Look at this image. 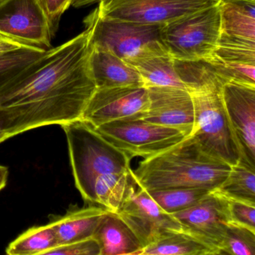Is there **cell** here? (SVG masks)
<instances>
[{
  "label": "cell",
  "mask_w": 255,
  "mask_h": 255,
  "mask_svg": "<svg viewBox=\"0 0 255 255\" xmlns=\"http://www.w3.org/2000/svg\"><path fill=\"white\" fill-rule=\"evenodd\" d=\"M86 30L49 49L0 88V120L8 137L81 121L97 88Z\"/></svg>",
  "instance_id": "obj_1"
},
{
  "label": "cell",
  "mask_w": 255,
  "mask_h": 255,
  "mask_svg": "<svg viewBox=\"0 0 255 255\" xmlns=\"http://www.w3.org/2000/svg\"><path fill=\"white\" fill-rule=\"evenodd\" d=\"M61 127L75 184L84 200L117 214L136 184L131 159L82 120Z\"/></svg>",
  "instance_id": "obj_2"
},
{
  "label": "cell",
  "mask_w": 255,
  "mask_h": 255,
  "mask_svg": "<svg viewBox=\"0 0 255 255\" xmlns=\"http://www.w3.org/2000/svg\"><path fill=\"white\" fill-rule=\"evenodd\" d=\"M232 166L208 154L191 135L174 146L144 159L132 175L147 191L163 189L202 188L214 191Z\"/></svg>",
  "instance_id": "obj_3"
},
{
  "label": "cell",
  "mask_w": 255,
  "mask_h": 255,
  "mask_svg": "<svg viewBox=\"0 0 255 255\" xmlns=\"http://www.w3.org/2000/svg\"><path fill=\"white\" fill-rule=\"evenodd\" d=\"M84 23L91 46L110 52L126 62L168 54L160 37L162 25L107 19L100 16L96 8Z\"/></svg>",
  "instance_id": "obj_4"
},
{
  "label": "cell",
  "mask_w": 255,
  "mask_h": 255,
  "mask_svg": "<svg viewBox=\"0 0 255 255\" xmlns=\"http://www.w3.org/2000/svg\"><path fill=\"white\" fill-rule=\"evenodd\" d=\"M221 36L218 2L162 25L160 37L167 53L178 61H199L213 53Z\"/></svg>",
  "instance_id": "obj_5"
},
{
  "label": "cell",
  "mask_w": 255,
  "mask_h": 255,
  "mask_svg": "<svg viewBox=\"0 0 255 255\" xmlns=\"http://www.w3.org/2000/svg\"><path fill=\"white\" fill-rule=\"evenodd\" d=\"M223 88H209L190 92L195 109L193 135L211 155L231 166L239 163L241 149L228 118Z\"/></svg>",
  "instance_id": "obj_6"
},
{
  "label": "cell",
  "mask_w": 255,
  "mask_h": 255,
  "mask_svg": "<svg viewBox=\"0 0 255 255\" xmlns=\"http://www.w3.org/2000/svg\"><path fill=\"white\" fill-rule=\"evenodd\" d=\"M94 128L130 159L155 155L187 137L181 130L151 124L140 116L113 121Z\"/></svg>",
  "instance_id": "obj_7"
},
{
  "label": "cell",
  "mask_w": 255,
  "mask_h": 255,
  "mask_svg": "<svg viewBox=\"0 0 255 255\" xmlns=\"http://www.w3.org/2000/svg\"><path fill=\"white\" fill-rule=\"evenodd\" d=\"M217 0H100L102 17L149 25H164L217 4Z\"/></svg>",
  "instance_id": "obj_8"
},
{
  "label": "cell",
  "mask_w": 255,
  "mask_h": 255,
  "mask_svg": "<svg viewBox=\"0 0 255 255\" xmlns=\"http://www.w3.org/2000/svg\"><path fill=\"white\" fill-rule=\"evenodd\" d=\"M117 214L133 231L143 249L166 235L184 232L173 215L165 212L147 190L140 187L136 189V185Z\"/></svg>",
  "instance_id": "obj_9"
},
{
  "label": "cell",
  "mask_w": 255,
  "mask_h": 255,
  "mask_svg": "<svg viewBox=\"0 0 255 255\" xmlns=\"http://www.w3.org/2000/svg\"><path fill=\"white\" fill-rule=\"evenodd\" d=\"M0 34L25 46L50 49L52 33L39 0H1Z\"/></svg>",
  "instance_id": "obj_10"
},
{
  "label": "cell",
  "mask_w": 255,
  "mask_h": 255,
  "mask_svg": "<svg viewBox=\"0 0 255 255\" xmlns=\"http://www.w3.org/2000/svg\"><path fill=\"white\" fill-rule=\"evenodd\" d=\"M184 232L214 250H218L226 236L229 219V199L217 190L210 192L188 209L173 214Z\"/></svg>",
  "instance_id": "obj_11"
},
{
  "label": "cell",
  "mask_w": 255,
  "mask_h": 255,
  "mask_svg": "<svg viewBox=\"0 0 255 255\" xmlns=\"http://www.w3.org/2000/svg\"><path fill=\"white\" fill-rule=\"evenodd\" d=\"M149 106L146 87L97 89L82 115V121L97 128L132 117H142Z\"/></svg>",
  "instance_id": "obj_12"
},
{
  "label": "cell",
  "mask_w": 255,
  "mask_h": 255,
  "mask_svg": "<svg viewBox=\"0 0 255 255\" xmlns=\"http://www.w3.org/2000/svg\"><path fill=\"white\" fill-rule=\"evenodd\" d=\"M222 96L241 149L239 162L255 169V86L228 82Z\"/></svg>",
  "instance_id": "obj_13"
},
{
  "label": "cell",
  "mask_w": 255,
  "mask_h": 255,
  "mask_svg": "<svg viewBox=\"0 0 255 255\" xmlns=\"http://www.w3.org/2000/svg\"><path fill=\"white\" fill-rule=\"evenodd\" d=\"M148 88L149 106L141 118L156 125L173 128L191 136L195 127L193 97L187 90L175 87Z\"/></svg>",
  "instance_id": "obj_14"
},
{
  "label": "cell",
  "mask_w": 255,
  "mask_h": 255,
  "mask_svg": "<svg viewBox=\"0 0 255 255\" xmlns=\"http://www.w3.org/2000/svg\"><path fill=\"white\" fill-rule=\"evenodd\" d=\"M89 63L97 89L145 87L133 66L110 52L91 46Z\"/></svg>",
  "instance_id": "obj_15"
},
{
  "label": "cell",
  "mask_w": 255,
  "mask_h": 255,
  "mask_svg": "<svg viewBox=\"0 0 255 255\" xmlns=\"http://www.w3.org/2000/svg\"><path fill=\"white\" fill-rule=\"evenodd\" d=\"M107 210L100 206L73 209L49 223L58 245L91 239Z\"/></svg>",
  "instance_id": "obj_16"
},
{
  "label": "cell",
  "mask_w": 255,
  "mask_h": 255,
  "mask_svg": "<svg viewBox=\"0 0 255 255\" xmlns=\"http://www.w3.org/2000/svg\"><path fill=\"white\" fill-rule=\"evenodd\" d=\"M93 238L100 249V255H123L143 250L137 237L116 213L107 211Z\"/></svg>",
  "instance_id": "obj_17"
},
{
  "label": "cell",
  "mask_w": 255,
  "mask_h": 255,
  "mask_svg": "<svg viewBox=\"0 0 255 255\" xmlns=\"http://www.w3.org/2000/svg\"><path fill=\"white\" fill-rule=\"evenodd\" d=\"M221 36L255 41V0H219Z\"/></svg>",
  "instance_id": "obj_18"
},
{
  "label": "cell",
  "mask_w": 255,
  "mask_h": 255,
  "mask_svg": "<svg viewBox=\"0 0 255 255\" xmlns=\"http://www.w3.org/2000/svg\"><path fill=\"white\" fill-rule=\"evenodd\" d=\"M128 64L137 70L146 88L175 87L186 89L177 74L175 61L169 54L146 57Z\"/></svg>",
  "instance_id": "obj_19"
},
{
  "label": "cell",
  "mask_w": 255,
  "mask_h": 255,
  "mask_svg": "<svg viewBox=\"0 0 255 255\" xmlns=\"http://www.w3.org/2000/svg\"><path fill=\"white\" fill-rule=\"evenodd\" d=\"M174 61L177 74L189 92L208 88H223L226 84L219 77L206 59Z\"/></svg>",
  "instance_id": "obj_20"
},
{
  "label": "cell",
  "mask_w": 255,
  "mask_h": 255,
  "mask_svg": "<svg viewBox=\"0 0 255 255\" xmlns=\"http://www.w3.org/2000/svg\"><path fill=\"white\" fill-rule=\"evenodd\" d=\"M206 244L185 232H175L145 247V255H202L211 251Z\"/></svg>",
  "instance_id": "obj_21"
},
{
  "label": "cell",
  "mask_w": 255,
  "mask_h": 255,
  "mask_svg": "<svg viewBox=\"0 0 255 255\" xmlns=\"http://www.w3.org/2000/svg\"><path fill=\"white\" fill-rule=\"evenodd\" d=\"M217 190L230 200L255 205V169L241 162L232 166L230 173Z\"/></svg>",
  "instance_id": "obj_22"
},
{
  "label": "cell",
  "mask_w": 255,
  "mask_h": 255,
  "mask_svg": "<svg viewBox=\"0 0 255 255\" xmlns=\"http://www.w3.org/2000/svg\"><path fill=\"white\" fill-rule=\"evenodd\" d=\"M57 246L56 237L50 224L34 226L10 243L6 255H38Z\"/></svg>",
  "instance_id": "obj_23"
},
{
  "label": "cell",
  "mask_w": 255,
  "mask_h": 255,
  "mask_svg": "<svg viewBox=\"0 0 255 255\" xmlns=\"http://www.w3.org/2000/svg\"><path fill=\"white\" fill-rule=\"evenodd\" d=\"M205 59L225 66L255 65V41L220 36L215 50Z\"/></svg>",
  "instance_id": "obj_24"
},
{
  "label": "cell",
  "mask_w": 255,
  "mask_h": 255,
  "mask_svg": "<svg viewBox=\"0 0 255 255\" xmlns=\"http://www.w3.org/2000/svg\"><path fill=\"white\" fill-rule=\"evenodd\" d=\"M148 192L165 212L173 215L191 208L211 191L206 189L179 187Z\"/></svg>",
  "instance_id": "obj_25"
},
{
  "label": "cell",
  "mask_w": 255,
  "mask_h": 255,
  "mask_svg": "<svg viewBox=\"0 0 255 255\" xmlns=\"http://www.w3.org/2000/svg\"><path fill=\"white\" fill-rule=\"evenodd\" d=\"M44 49L24 46L0 55V88L46 52Z\"/></svg>",
  "instance_id": "obj_26"
},
{
  "label": "cell",
  "mask_w": 255,
  "mask_h": 255,
  "mask_svg": "<svg viewBox=\"0 0 255 255\" xmlns=\"http://www.w3.org/2000/svg\"><path fill=\"white\" fill-rule=\"evenodd\" d=\"M218 250L224 255H255V232L230 223Z\"/></svg>",
  "instance_id": "obj_27"
},
{
  "label": "cell",
  "mask_w": 255,
  "mask_h": 255,
  "mask_svg": "<svg viewBox=\"0 0 255 255\" xmlns=\"http://www.w3.org/2000/svg\"><path fill=\"white\" fill-rule=\"evenodd\" d=\"M229 219L232 224L255 232V205L229 199Z\"/></svg>",
  "instance_id": "obj_28"
},
{
  "label": "cell",
  "mask_w": 255,
  "mask_h": 255,
  "mask_svg": "<svg viewBox=\"0 0 255 255\" xmlns=\"http://www.w3.org/2000/svg\"><path fill=\"white\" fill-rule=\"evenodd\" d=\"M38 255H100L97 241L91 238L74 244L58 245Z\"/></svg>",
  "instance_id": "obj_29"
},
{
  "label": "cell",
  "mask_w": 255,
  "mask_h": 255,
  "mask_svg": "<svg viewBox=\"0 0 255 255\" xmlns=\"http://www.w3.org/2000/svg\"><path fill=\"white\" fill-rule=\"evenodd\" d=\"M39 1L47 16L53 37L58 30L61 16L71 6L72 0H39Z\"/></svg>",
  "instance_id": "obj_30"
},
{
  "label": "cell",
  "mask_w": 255,
  "mask_h": 255,
  "mask_svg": "<svg viewBox=\"0 0 255 255\" xmlns=\"http://www.w3.org/2000/svg\"><path fill=\"white\" fill-rule=\"evenodd\" d=\"M25 45L22 44L13 39L9 38L3 34H0V55L10 52V51L16 50L24 47Z\"/></svg>",
  "instance_id": "obj_31"
},
{
  "label": "cell",
  "mask_w": 255,
  "mask_h": 255,
  "mask_svg": "<svg viewBox=\"0 0 255 255\" xmlns=\"http://www.w3.org/2000/svg\"><path fill=\"white\" fill-rule=\"evenodd\" d=\"M7 178V168L0 165V190L5 187Z\"/></svg>",
  "instance_id": "obj_32"
},
{
  "label": "cell",
  "mask_w": 255,
  "mask_h": 255,
  "mask_svg": "<svg viewBox=\"0 0 255 255\" xmlns=\"http://www.w3.org/2000/svg\"><path fill=\"white\" fill-rule=\"evenodd\" d=\"M100 0H72L71 6L74 7H81L89 4L98 3Z\"/></svg>",
  "instance_id": "obj_33"
},
{
  "label": "cell",
  "mask_w": 255,
  "mask_h": 255,
  "mask_svg": "<svg viewBox=\"0 0 255 255\" xmlns=\"http://www.w3.org/2000/svg\"><path fill=\"white\" fill-rule=\"evenodd\" d=\"M9 139L5 130H4V127H3L2 123L0 120V143L4 142L6 139Z\"/></svg>",
  "instance_id": "obj_34"
},
{
  "label": "cell",
  "mask_w": 255,
  "mask_h": 255,
  "mask_svg": "<svg viewBox=\"0 0 255 255\" xmlns=\"http://www.w3.org/2000/svg\"><path fill=\"white\" fill-rule=\"evenodd\" d=\"M202 255H224L223 253H220L219 250H211V251L208 252Z\"/></svg>",
  "instance_id": "obj_35"
},
{
  "label": "cell",
  "mask_w": 255,
  "mask_h": 255,
  "mask_svg": "<svg viewBox=\"0 0 255 255\" xmlns=\"http://www.w3.org/2000/svg\"><path fill=\"white\" fill-rule=\"evenodd\" d=\"M123 255H145L142 254V251H141V252H139V253H133V254Z\"/></svg>",
  "instance_id": "obj_36"
},
{
  "label": "cell",
  "mask_w": 255,
  "mask_h": 255,
  "mask_svg": "<svg viewBox=\"0 0 255 255\" xmlns=\"http://www.w3.org/2000/svg\"><path fill=\"white\" fill-rule=\"evenodd\" d=\"M217 1H219V0H217Z\"/></svg>",
  "instance_id": "obj_37"
},
{
  "label": "cell",
  "mask_w": 255,
  "mask_h": 255,
  "mask_svg": "<svg viewBox=\"0 0 255 255\" xmlns=\"http://www.w3.org/2000/svg\"><path fill=\"white\" fill-rule=\"evenodd\" d=\"M0 1H1V0H0Z\"/></svg>",
  "instance_id": "obj_38"
}]
</instances>
